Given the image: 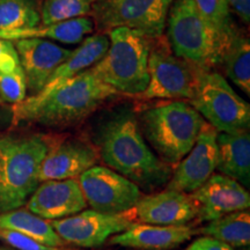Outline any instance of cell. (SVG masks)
<instances>
[{
	"mask_svg": "<svg viewBox=\"0 0 250 250\" xmlns=\"http://www.w3.org/2000/svg\"><path fill=\"white\" fill-rule=\"evenodd\" d=\"M39 0H0V30L27 29L41 22Z\"/></svg>",
	"mask_w": 250,
	"mask_h": 250,
	"instance_id": "26",
	"label": "cell"
},
{
	"mask_svg": "<svg viewBox=\"0 0 250 250\" xmlns=\"http://www.w3.org/2000/svg\"><path fill=\"white\" fill-rule=\"evenodd\" d=\"M90 70L65 81L48 93H37L14 104V122H33L45 126H68L85 120L107 100L117 96Z\"/></svg>",
	"mask_w": 250,
	"mask_h": 250,
	"instance_id": "2",
	"label": "cell"
},
{
	"mask_svg": "<svg viewBox=\"0 0 250 250\" xmlns=\"http://www.w3.org/2000/svg\"><path fill=\"white\" fill-rule=\"evenodd\" d=\"M78 182L87 205L102 213L129 212L143 197L142 189L132 181L102 166L89 168Z\"/></svg>",
	"mask_w": 250,
	"mask_h": 250,
	"instance_id": "10",
	"label": "cell"
},
{
	"mask_svg": "<svg viewBox=\"0 0 250 250\" xmlns=\"http://www.w3.org/2000/svg\"><path fill=\"white\" fill-rule=\"evenodd\" d=\"M57 250H61V249H57Z\"/></svg>",
	"mask_w": 250,
	"mask_h": 250,
	"instance_id": "34",
	"label": "cell"
},
{
	"mask_svg": "<svg viewBox=\"0 0 250 250\" xmlns=\"http://www.w3.org/2000/svg\"><path fill=\"white\" fill-rule=\"evenodd\" d=\"M218 131L206 123L195 145L175 167L168 189L191 193L208 181L218 166Z\"/></svg>",
	"mask_w": 250,
	"mask_h": 250,
	"instance_id": "12",
	"label": "cell"
},
{
	"mask_svg": "<svg viewBox=\"0 0 250 250\" xmlns=\"http://www.w3.org/2000/svg\"><path fill=\"white\" fill-rule=\"evenodd\" d=\"M108 48L109 37L107 34H95V35L86 37L80 43L79 48L73 50L70 57L56 68L46 85L40 93L51 92L65 81L89 70L99 61H101Z\"/></svg>",
	"mask_w": 250,
	"mask_h": 250,
	"instance_id": "20",
	"label": "cell"
},
{
	"mask_svg": "<svg viewBox=\"0 0 250 250\" xmlns=\"http://www.w3.org/2000/svg\"><path fill=\"white\" fill-rule=\"evenodd\" d=\"M190 103L218 132L248 131L250 105L218 72L199 71Z\"/></svg>",
	"mask_w": 250,
	"mask_h": 250,
	"instance_id": "7",
	"label": "cell"
},
{
	"mask_svg": "<svg viewBox=\"0 0 250 250\" xmlns=\"http://www.w3.org/2000/svg\"><path fill=\"white\" fill-rule=\"evenodd\" d=\"M49 146L41 134L0 136V214L20 208L33 195Z\"/></svg>",
	"mask_w": 250,
	"mask_h": 250,
	"instance_id": "3",
	"label": "cell"
},
{
	"mask_svg": "<svg viewBox=\"0 0 250 250\" xmlns=\"http://www.w3.org/2000/svg\"><path fill=\"white\" fill-rule=\"evenodd\" d=\"M188 250H233V247L214 237L204 235L195 240Z\"/></svg>",
	"mask_w": 250,
	"mask_h": 250,
	"instance_id": "31",
	"label": "cell"
},
{
	"mask_svg": "<svg viewBox=\"0 0 250 250\" xmlns=\"http://www.w3.org/2000/svg\"><path fill=\"white\" fill-rule=\"evenodd\" d=\"M132 210L140 223L156 226H183L198 214L190 193L168 188L165 191L142 197Z\"/></svg>",
	"mask_w": 250,
	"mask_h": 250,
	"instance_id": "17",
	"label": "cell"
},
{
	"mask_svg": "<svg viewBox=\"0 0 250 250\" xmlns=\"http://www.w3.org/2000/svg\"><path fill=\"white\" fill-rule=\"evenodd\" d=\"M50 224L65 243L96 248L111 236L124 232L133 224V219L129 218L126 212L111 214L85 208L71 217L51 220Z\"/></svg>",
	"mask_w": 250,
	"mask_h": 250,
	"instance_id": "11",
	"label": "cell"
},
{
	"mask_svg": "<svg viewBox=\"0 0 250 250\" xmlns=\"http://www.w3.org/2000/svg\"><path fill=\"white\" fill-rule=\"evenodd\" d=\"M92 18L83 17L61 21L48 26L27 28V29L0 30V39L17 41L22 39H42L56 41L62 44H79L87 35L94 31Z\"/></svg>",
	"mask_w": 250,
	"mask_h": 250,
	"instance_id": "21",
	"label": "cell"
},
{
	"mask_svg": "<svg viewBox=\"0 0 250 250\" xmlns=\"http://www.w3.org/2000/svg\"><path fill=\"white\" fill-rule=\"evenodd\" d=\"M199 70L176 57L169 46L158 43L151 44L148 55L149 81L145 99L190 100L195 90Z\"/></svg>",
	"mask_w": 250,
	"mask_h": 250,
	"instance_id": "9",
	"label": "cell"
},
{
	"mask_svg": "<svg viewBox=\"0 0 250 250\" xmlns=\"http://www.w3.org/2000/svg\"><path fill=\"white\" fill-rule=\"evenodd\" d=\"M167 41L173 54L199 71L211 70L223 59L214 34L195 0H174L167 21Z\"/></svg>",
	"mask_w": 250,
	"mask_h": 250,
	"instance_id": "6",
	"label": "cell"
},
{
	"mask_svg": "<svg viewBox=\"0 0 250 250\" xmlns=\"http://www.w3.org/2000/svg\"><path fill=\"white\" fill-rule=\"evenodd\" d=\"M0 240L8 243L13 248L18 250H57L59 248H52L42 245V243L35 241L31 237L24 235L15 230L5 229V228H0Z\"/></svg>",
	"mask_w": 250,
	"mask_h": 250,
	"instance_id": "29",
	"label": "cell"
},
{
	"mask_svg": "<svg viewBox=\"0 0 250 250\" xmlns=\"http://www.w3.org/2000/svg\"><path fill=\"white\" fill-rule=\"evenodd\" d=\"M20 66V59L13 41L0 39V74L8 73Z\"/></svg>",
	"mask_w": 250,
	"mask_h": 250,
	"instance_id": "30",
	"label": "cell"
},
{
	"mask_svg": "<svg viewBox=\"0 0 250 250\" xmlns=\"http://www.w3.org/2000/svg\"><path fill=\"white\" fill-rule=\"evenodd\" d=\"M95 0H43L41 4V22L48 26L71 19L92 14Z\"/></svg>",
	"mask_w": 250,
	"mask_h": 250,
	"instance_id": "27",
	"label": "cell"
},
{
	"mask_svg": "<svg viewBox=\"0 0 250 250\" xmlns=\"http://www.w3.org/2000/svg\"><path fill=\"white\" fill-rule=\"evenodd\" d=\"M87 208L76 179L41 182L27 201V210L45 220L71 217Z\"/></svg>",
	"mask_w": 250,
	"mask_h": 250,
	"instance_id": "15",
	"label": "cell"
},
{
	"mask_svg": "<svg viewBox=\"0 0 250 250\" xmlns=\"http://www.w3.org/2000/svg\"><path fill=\"white\" fill-rule=\"evenodd\" d=\"M174 0H95L94 26L99 30L127 28L148 39H159L166 29Z\"/></svg>",
	"mask_w": 250,
	"mask_h": 250,
	"instance_id": "8",
	"label": "cell"
},
{
	"mask_svg": "<svg viewBox=\"0 0 250 250\" xmlns=\"http://www.w3.org/2000/svg\"><path fill=\"white\" fill-rule=\"evenodd\" d=\"M199 233L220 240L230 247L246 248L250 243V214L248 210L236 211L208 221Z\"/></svg>",
	"mask_w": 250,
	"mask_h": 250,
	"instance_id": "23",
	"label": "cell"
},
{
	"mask_svg": "<svg viewBox=\"0 0 250 250\" xmlns=\"http://www.w3.org/2000/svg\"><path fill=\"white\" fill-rule=\"evenodd\" d=\"M0 250H2V249H0Z\"/></svg>",
	"mask_w": 250,
	"mask_h": 250,
	"instance_id": "35",
	"label": "cell"
},
{
	"mask_svg": "<svg viewBox=\"0 0 250 250\" xmlns=\"http://www.w3.org/2000/svg\"><path fill=\"white\" fill-rule=\"evenodd\" d=\"M242 250H249V249H248V248H247V249H242Z\"/></svg>",
	"mask_w": 250,
	"mask_h": 250,
	"instance_id": "33",
	"label": "cell"
},
{
	"mask_svg": "<svg viewBox=\"0 0 250 250\" xmlns=\"http://www.w3.org/2000/svg\"><path fill=\"white\" fill-rule=\"evenodd\" d=\"M108 37L107 52L89 70L118 93L142 95L149 81L151 39L127 28L109 30Z\"/></svg>",
	"mask_w": 250,
	"mask_h": 250,
	"instance_id": "5",
	"label": "cell"
},
{
	"mask_svg": "<svg viewBox=\"0 0 250 250\" xmlns=\"http://www.w3.org/2000/svg\"><path fill=\"white\" fill-rule=\"evenodd\" d=\"M220 64L234 85L250 95V42L248 37L239 34L233 37L223 56Z\"/></svg>",
	"mask_w": 250,
	"mask_h": 250,
	"instance_id": "24",
	"label": "cell"
},
{
	"mask_svg": "<svg viewBox=\"0 0 250 250\" xmlns=\"http://www.w3.org/2000/svg\"><path fill=\"white\" fill-rule=\"evenodd\" d=\"M197 7L214 34L223 56L237 33L226 0H195Z\"/></svg>",
	"mask_w": 250,
	"mask_h": 250,
	"instance_id": "25",
	"label": "cell"
},
{
	"mask_svg": "<svg viewBox=\"0 0 250 250\" xmlns=\"http://www.w3.org/2000/svg\"><path fill=\"white\" fill-rule=\"evenodd\" d=\"M228 6L246 24L250 22V0H226Z\"/></svg>",
	"mask_w": 250,
	"mask_h": 250,
	"instance_id": "32",
	"label": "cell"
},
{
	"mask_svg": "<svg viewBox=\"0 0 250 250\" xmlns=\"http://www.w3.org/2000/svg\"><path fill=\"white\" fill-rule=\"evenodd\" d=\"M195 230L190 226H156L133 223L110 239L111 245L146 250H167L190 240Z\"/></svg>",
	"mask_w": 250,
	"mask_h": 250,
	"instance_id": "18",
	"label": "cell"
},
{
	"mask_svg": "<svg viewBox=\"0 0 250 250\" xmlns=\"http://www.w3.org/2000/svg\"><path fill=\"white\" fill-rule=\"evenodd\" d=\"M0 228L24 234L35 241L52 248H61L65 245L50 221L21 208L0 214Z\"/></svg>",
	"mask_w": 250,
	"mask_h": 250,
	"instance_id": "22",
	"label": "cell"
},
{
	"mask_svg": "<svg viewBox=\"0 0 250 250\" xmlns=\"http://www.w3.org/2000/svg\"><path fill=\"white\" fill-rule=\"evenodd\" d=\"M26 94L27 81L21 65L14 71L0 74V98L5 102L18 104L26 99Z\"/></svg>",
	"mask_w": 250,
	"mask_h": 250,
	"instance_id": "28",
	"label": "cell"
},
{
	"mask_svg": "<svg viewBox=\"0 0 250 250\" xmlns=\"http://www.w3.org/2000/svg\"><path fill=\"white\" fill-rule=\"evenodd\" d=\"M190 196L198 208L196 219L199 221H212L250 208V196L246 188L221 174L212 175Z\"/></svg>",
	"mask_w": 250,
	"mask_h": 250,
	"instance_id": "13",
	"label": "cell"
},
{
	"mask_svg": "<svg viewBox=\"0 0 250 250\" xmlns=\"http://www.w3.org/2000/svg\"><path fill=\"white\" fill-rule=\"evenodd\" d=\"M98 152L88 142L71 138L49 146L40 168V183L79 177L96 166Z\"/></svg>",
	"mask_w": 250,
	"mask_h": 250,
	"instance_id": "16",
	"label": "cell"
},
{
	"mask_svg": "<svg viewBox=\"0 0 250 250\" xmlns=\"http://www.w3.org/2000/svg\"><path fill=\"white\" fill-rule=\"evenodd\" d=\"M20 65L26 76L27 89L31 95L40 93L59 65L70 57L73 50L42 39L14 41Z\"/></svg>",
	"mask_w": 250,
	"mask_h": 250,
	"instance_id": "14",
	"label": "cell"
},
{
	"mask_svg": "<svg viewBox=\"0 0 250 250\" xmlns=\"http://www.w3.org/2000/svg\"><path fill=\"white\" fill-rule=\"evenodd\" d=\"M140 130L149 147L166 165L175 168L191 151L206 122L189 103L173 101L140 115Z\"/></svg>",
	"mask_w": 250,
	"mask_h": 250,
	"instance_id": "4",
	"label": "cell"
},
{
	"mask_svg": "<svg viewBox=\"0 0 250 250\" xmlns=\"http://www.w3.org/2000/svg\"><path fill=\"white\" fill-rule=\"evenodd\" d=\"M96 144L108 168L132 181L140 189L154 191L169 182L170 167L146 143L132 108L122 105L109 112L96 131Z\"/></svg>",
	"mask_w": 250,
	"mask_h": 250,
	"instance_id": "1",
	"label": "cell"
},
{
	"mask_svg": "<svg viewBox=\"0 0 250 250\" xmlns=\"http://www.w3.org/2000/svg\"><path fill=\"white\" fill-rule=\"evenodd\" d=\"M218 166L221 175L250 186V136L248 131L217 134Z\"/></svg>",
	"mask_w": 250,
	"mask_h": 250,
	"instance_id": "19",
	"label": "cell"
}]
</instances>
